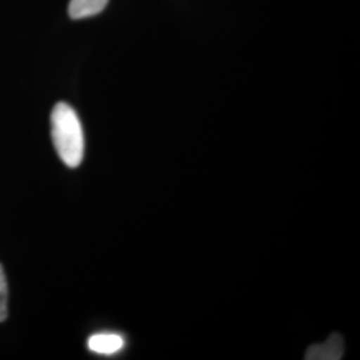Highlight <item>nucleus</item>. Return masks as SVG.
<instances>
[{
    "label": "nucleus",
    "instance_id": "obj_2",
    "mask_svg": "<svg viewBox=\"0 0 360 360\" xmlns=\"http://www.w3.org/2000/svg\"><path fill=\"white\" fill-rule=\"evenodd\" d=\"M345 355V340L342 335L335 333L324 343L312 345L306 351L307 360H339Z\"/></svg>",
    "mask_w": 360,
    "mask_h": 360
},
{
    "label": "nucleus",
    "instance_id": "obj_4",
    "mask_svg": "<svg viewBox=\"0 0 360 360\" xmlns=\"http://www.w3.org/2000/svg\"><path fill=\"white\" fill-rule=\"evenodd\" d=\"M108 0H70L68 15L71 19H84L102 13Z\"/></svg>",
    "mask_w": 360,
    "mask_h": 360
},
{
    "label": "nucleus",
    "instance_id": "obj_3",
    "mask_svg": "<svg viewBox=\"0 0 360 360\" xmlns=\"http://www.w3.org/2000/svg\"><path fill=\"white\" fill-rule=\"evenodd\" d=\"M124 345V338L115 333L94 334L87 340L89 349L99 355H114L120 349H123Z\"/></svg>",
    "mask_w": 360,
    "mask_h": 360
},
{
    "label": "nucleus",
    "instance_id": "obj_5",
    "mask_svg": "<svg viewBox=\"0 0 360 360\" xmlns=\"http://www.w3.org/2000/svg\"><path fill=\"white\" fill-rule=\"evenodd\" d=\"M8 315V285L4 270L0 264V322H4Z\"/></svg>",
    "mask_w": 360,
    "mask_h": 360
},
{
    "label": "nucleus",
    "instance_id": "obj_1",
    "mask_svg": "<svg viewBox=\"0 0 360 360\" xmlns=\"http://www.w3.org/2000/svg\"><path fill=\"white\" fill-rule=\"evenodd\" d=\"M51 135L55 150L67 167L80 166L84 156V134L77 111L60 102L51 112Z\"/></svg>",
    "mask_w": 360,
    "mask_h": 360
}]
</instances>
